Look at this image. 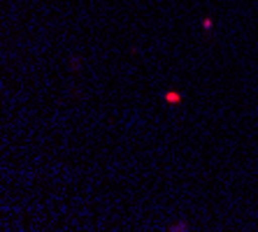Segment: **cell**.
<instances>
[{
  "label": "cell",
  "mask_w": 258,
  "mask_h": 232,
  "mask_svg": "<svg viewBox=\"0 0 258 232\" xmlns=\"http://www.w3.org/2000/svg\"><path fill=\"white\" fill-rule=\"evenodd\" d=\"M212 26H214V24H212V19H210V17L203 19V30H212Z\"/></svg>",
  "instance_id": "2"
},
{
  "label": "cell",
  "mask_w": 258,
  "mask_h": 232,
  "mask_svg": "<svg viewBox=\"0 0 258 232\" xmlns=\"http://www.w3.org/2000/svg\"><path fill=\"white\" fill-rule=\"evenodd\" d=\"M181 100H184V96H181L179 91H165V93H163V102H165V105H181Z\"/></svg>",
  "instance_id": "1"
}]
</instances>
